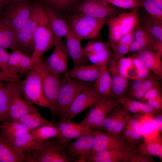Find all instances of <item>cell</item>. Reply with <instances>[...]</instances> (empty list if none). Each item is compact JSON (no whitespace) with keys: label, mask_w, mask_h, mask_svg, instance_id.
I'll return each instance as SVG.
<instances>
[{"label":"cell","mask_w":162,"mask_h":162,"mask_svg":"<svg viewBox=\"0 0 162 162\" xmlns=\"http://www.w3.org/2000/svg\"><path fill=\"white\" fill-rule=\"evenodd\" d=\"M159 80L156 75L152 74L142 80V87L147 91L152 88L159 87Z\"/></svg>","instance_id":"49"},{"label":"cell","mask_w":162,"mask_h":162,"mask_svg":"<svg viewBox=\"0 0 162 162\" xmlns=\"http://www.w3.org/2000/svg\"><path fill=\"white\" fill-rule=\"evenodd\" d=\"M101 67L96 64H87L74 67L67 72L71 78L87 82H92L98 77Z\"/></svg>","instance_id":"28"},{"label":"cell","mask_w":162,"mask_h":162,"mask_svg":"<svg viewBox=\"0 0 162 162\" xmlns=\"http://www.w3.org/2000/svg\"><path fill=\"white\" fill-rule=\"evenodd\" d=\"M131 58L137 69L138 79L143 80L152 74L151 71L144 65L136 55Z\"/></svg>","instance_id":"45"},{"label":"cell","mask_w":162,"mask_h":162,"mask_svg":"<svg viewBox=\"0 0 162 162\" xmlns=\"http://www.w3.org/2000/svg\"><path fill=\"white\" fill-rule=\"evenodd\" d=\"M8 63L11 69L18 76L19 74L28 72L37 63L19 49L14 50L9 54Z\"/></svg>","instance_id":"24"},{"label":"cell","mask_w":162,"mask_h":162,"mask_svg":"<svg viewBox=\"0 0 162 162\" xmlns=\"http://www.w3.org/2000/svg\"><path fill=\"white\" fill-rule=\"evenodd\" d=\"M153 38L147 29L140 24L135 29L134 40L131 45L129 52H138L146 48H152Z\"/></svg>","instance_id":"30"},{"label":"cell","mask_w":162,"mask_h":162,"mask_svg":"<svg viewBox=\"0 0 162 162\" xmlns=\"http://www.w3.org/2000/svg\"><path fill=\"white\" fill-rule=\"evenodd\" d=\"M93 136L94 144L91 155L106 150L120 149L127 150L120 138L108 132L94 130Z\"/></svg>","instance_id":"19"},{"label":"cell","mask_w":162,"mask_h":162,"mask_svg":"<svg viewBox=\"0 0 162 162\" xmlns=\"http://www.w3.org/2000/svg\"><path fill=\"white\" fill-rule=\"evenodd\" d=\"M139 8H134L130 12H122L107 19L106 25L109 30V38L111 47L140 24L142 20L139 16Z\"/></svg>","instance_id":"2"},{"label":"cell","mask_w":162,"mask_h":162,"mask_svg":"<svg viewBox=\"0 0 162 162\" xmlns=\"http://www.w3.org/2000/svg\"><path fill=\"white\" fill-rule=\"evenodd\" d=\"M130 113L119 104L105 119L100 130L120 138Z\"/></svg>","instance_id":"16"},{"label":"cell","mask_w":162,"mask_h":162,"mask_svg":"<svg viewBox=\"0 0 162 162\" xmlns=\"http://www.w3.org/2000/svg\"><path fill=\"white\" fill-rule=\"evenodd\" d=\"M111 87V79L107 65L102 66L100 74L92 88L100 96H105L112 95Z\"/></svg>","instance_id":"31"},{"label":"cell","mask_w":162,"mask_h":162,"mask_svg":"<svg viewBox=\"0 0 162 162\" xmlns=\"http://www.w3.org/2000/svg\"><path fill=\"white\" fill-rule=\"evenodd\" d=\"M56 138L46 142L39 148L24 152V162H70L65 146Z\"/></svg>","instance_id":"6"},{"label":"cell","mask_w":162,"mask_h":162,"mask_svg":"<svg viewBox=\"0 0 162 162\" xmlns=\"http://www.w3.org/2000/svg\"><path fill=\"white\" fill-rule=\"evenodd\" d=\"M13 0H0V8L3 10Z\"/></svg>","instance_id":"57"},{"label":"cell","mask_w":162,"mask_h":162,"mask_svg":"<svg viewBox=\"0 0 162 162\" xmlns=\"http://www.w3.org/2000/svg\"><path fill=\"white\" fill-rule=\"evenodd\" d=\"M133 64L131 57H123L118 59V65L119 71L121 74L126 78L127 70Z\"/></svg>","instance_id":"48"},{"label":"cell","mask_w":162,"mask_h":162,"mask_svg":"<svg viewBox=\"0 0 162 162\" xmlns=\"http://www.w3.org/2000/svg\"><path fill=\"white\" fill-rule=\"evenodd\" d=\"M146 116L138 114L129 115L120 138L127 151L134 152L141 143L143 137L142 122Z\"/></svg>","instance_id":"12"},{"label":"cell","mask_w":162,"mask_h":162,"mask_svg":"<svg viewBox=\"0 0 162 162\" xmlns=\"http://www.w3.org/2000/svg\"><path fill=\"white\" fill-rule=\"evenodd\" d=\"M119 104L130 114L140 115L152 118L161 112L162 110L155 109L146 103L126 97L117 98Z\"/></svg>","instance_id":"22"},{"label":"cell","mask_w":162,"mask_h":162,"mask_svg":"<svg viewBox=\"0 0 162 162\" xmlns=\"http://www.w3.org/2000/svg\"><path fill=\"white\" fill-rule=\"evenodd\" d=\"M37 64L28 72L26 78L19 82V87L24 98L29 103L49 109Z\"/></svg>","instance_id":"5"},{"label":"cell","mask_w":162,"mask_h":162,"mask_svg":"<svg viewBox=\"0 0 162 162\" xmlns=\"http://www.w3.org/2000/svg\"><path fill=\"white\" fill-rule=\"evenodd\" d=\"M17 120L25 125L31 131L42 126L55 124L44 118L35 107Z\"/></svg>","instance_id":"33"},{"label":"cell","mask_w":162,"mask_h":162,"mask_svg":"<svg viewBox=\"0 0 162 162\" xmlns=\"http://www.w3.org/2000/svg\"><path fill=\"white\" fill-rule=\"evenodd\" d=\"M73 12L96 18L109 19L122 11L105 0H81Z\"/></svg>","instance_id":"10"},{"label":"cell","mask_w":162,"mask_h":162,"mask_svg":"<svg viewBox=\"0 0 162 162\" xmlns=\"http://www.w3.org/2000/svg\"><path fill=\"white\" fill-rule=\"evenodd\" d=\"M143 136L142 142L134 152L157 156L162 161V140L160 134L158 133L151 138Z\"/></svg>","instance_id":"29"},{"label":"cell","mask_w":162,"mask_h":162,"mask_svg":"<svg viewBox=\"0 0 162 162\" xmlns=\"http://www.w3.org/2000/svg\"><path fill=\"white\" fill-rule=\"evenodd\" d=\"M1 124H0V125Z\"/></svg>","instance_id":"61"},{"label":"cell","mask_w":162,"mask_h":162,"mask_svg":"<svg viewBox=\"0 0 162 162\" xmlns=\"http://www.w3.org/2000/svg\"><path fill=\"white\" fill-rule=\"evenodd\" d=\"M0 81V123L9 121V95L6 85Z\"/></svg>","instance_id":"39"},{"label":"cell","mask_w":162,"mask_h":162,"mask_svg":"<svg viewBox=\"0 0 162 162\" xmlns=\"http://www.w3.org/2000/svg\"><path fill=\"white\" fill-rule=\"evenodd\" d=\"M63 74L57 100V116L59 118L64 116L78 94L92 86L87 82L71 78L67 71Z\"/></svg>","instance_id":"4"},{"label":"cell","mask_w":162,"mask_h":162,"mask_svg":"<svg viewBox=\"0 0 162 162\" xmlns=\"http://www.w3.org/2000/svg\"><path fill=\"white\" fill-rule=\"evenodd\" d=\"M152 100L162 101V96L159 87H153L148 90L139 100L145 102L148 100Z\"/></svg>","instance_id":"47"},{"label":"cell","mask_w":162,"mask_h":162,"mask_svg":"<svg viewBox=\"0 0 162 162\" xmlns=\"http://www.w3.org/2000/svg\"><path fill=\"white\" fill-rule=\"evenodd\" d=\"M35 140L45 142L53 138H57L60 132L55 124L54 125H46L40 127L30 132Z\"/></svg>","instance_id":"37"},{"label":"cell","mask_w":162,"mask_h":162,"mask_svg":"<svg viewBox=\"0 0 162 162\" xmlns=\"http://www.w3.org/2000/svg\"><path fill=\"white\" fill-rule=\"evenodd\" d=\"M38 2L34 3L31 15L26 23L15 32L18 49L31 56L34 50V36L37 25Z\"/></svg>","instance_id":"11"},{"label":"cell","mask_w":162,"mask_h":162,"mask_svg":"<svg viewBox=\"0 0 162 162\" xmlns=\"http://www.w3.org/2000/svg\"><path fill=\"white\" fill-rule=\"evenodd\" d=\"M134 80L128 89L127 90L126 92L125 93L124 96L127 97H129L142 87V80L137 79Z\"/></svg>","instance_id":"51"},{"label":"cell","mask_w":162,"mask_h":162,"mask_svg":"<svg viewBox=\"0 0 162 162\" xmlns=\"http://www.w3.org/2000/svg\"><path fill=\"white\" fill-rule=\"evenodd\" d=\"M110 42L90 41L83 47L85 54L90 52L96 53L105 48H111Z\"/></svg>","instance_id":"44"},{"label":"cell","mask_w":162,"mask_h":162,"mask_svg":"<svg viewBox=\"0 0 162 162\" xmlns=\"http://www.w3.org/2000/svg\"><path fill=\"white\" fill-rule=\"evenodd\" d=\"M156 130L159 134H161L162 130V114L161 112L152 118Z\"/></svg>","instance_id":"52"},{"label":"cell","mask_w":162,"mask_h":162,"mask_svg":"<svg viewBox=\"0 0 162 162\" xmlns=\"http://www.w3.org/2000/svg\"><path fill=\"white\" fill-rule=\"evenodd\" d=\"M81 0H42L41 3L51 9L59 16L63 18L73 12Z\"/></svg>","instance_id":"32"},{"label":"cell","mask_w":162,"mask_h":162,"mask_svg":"<svg viewBox=\"0 0 162 162\" xmlns=\"http://www.w3.org/2000/svg\"><path fill=\"white\" fill-rule=\"evenodd\" d=\"M35 3L29 0L13 1L2 11V17L15 33L29 19Z\"/></svg>","instance_id":"9"},{"label":"cell","mask_w":162,"mask_h":162,"mask_svg":"<svg viewBox=\"0 0 162 162\" xmlns=\"http://www.w3.org/2000/svg\"><path fill=\"white\" fill-rule=\"evenodd\" d=\"M0 47L6 50L18 49L15 33L0 14Z\"/></svg>","instance_id":"35"},{"label":"cell","mask_w":162,"mask_h":162,"mask_svg":"<svg viewBox=\"0 0 162 162\" xmlns=\"http://www.w3.org/2000/svg\"><path fill=\"white\" fill-rule=\"evenodd\" d=\"M143 7L151 16L162 20V9L151 0H141Z\"/></svg>","instance_id":"41"},{"label":"cell","mask_w":162,"mask_h":162,"mask_svg":"<svg viewBox=\"0 0 162 162\" xmlns=\"http://www.w3.org/2000/svg\"></svg>","instance_id":"62"},{"label":"cell","mask_w":162,"mask_h":162,"mask_svg":"<svg viewBox=\"0 0 162 162\" xmlns=\"http://www.w3.org/2000/svg\"><path fill=\"white\" fill-rule=\"evenodd\" d=\"M162 9V0H151Z\"/></svg>","instance_id":"58"},{"label":"cell","mask_w":162,"mask_h":162,"mask_svg":"<svg viewBox=\"0 0 162 162\" xmlns=\"http://www.w3.org/2000/svg\"><path fill=\"white\" fill-rule=\"evenodd\" d=\"M9 140L14 146L22 149L24 152H29L36 150L46 142H42L35 139L30 132Z\"/></svg>","instance_id":"36"},{"label":"cell","mask_w":162,"mask_h":162,"mask_svg":"<svg viewBox=\"0 0 162 162\" xmlns=\"http://www.w3.org/2000/svg\"><path fill=\"white\" fill-rule=\"evenodd\" d=\"M134 152L120 149L106 150L91 155L88 162H129Z\"/></svg>","instance_id":"27"},{"label":"cell","mask_w":162,"mask_h":162,"mask_svg":"<svg viewBox=\"0 0 162 162\" xmlns=\"http://www.w3.org/2000/svg\"><path fill=\"white\" fill-rule=\"evenodd\" d=\"M34 41V50L30 56L37 63L44 53L55 46L56 40L46 17L43 4L38 2V15Z\"/></svg>","instance_id":"1"},{"label":"cell","mask_w":162,"mask_h":162,"mask_svg":"<svg viewBox=\"0 0 162 162\" xmlns=\"http://www.w3.org/2000/svg\"><path fill=\"white\" fill-rule=\"evenodd\" d=\"M118 61V59L112 57L107 64L112 81V95L117 98L124 96L129 86L128 79L119 71Z\"/></svg>","instance_id":"20"},{"label":"cell","mask_w":162,"mask_h":162,"mask_svg":"<svg viewBox=\"0 0 162 162\" xmlns=\"http://www.w3.org/2000/svg\"><path fill=\"white\" fill-rule=\"evenodd\" d=\"M64 18L81 41L98 37L107 19L95 18L80 13L71 14Z\"/></svg>","instance_id":"3"},{"label":"cell","mask_w":162,"mask_h":162,"mask_svg":"<svg viewBox=\"0 0 162 162\" xmlns=\"http://www.w3.org/2000/svg\"><path fill=\"white\" fill-rule=\"evenodd\" d=\"M151 156L134 151L129 162H154Z\"/></svg>","instance_id":"50"},{"label":"cell","mask_w":162,"mask_h":162,"mask_svg":"<svg viewBox=\"0 0 162 162\" xmlns=\"http://www.w3.org/2000/svg\"><path fill=\"white\" fill-rule=\"evenodd\" d=\"M1 133L10 140L19 136L31 130L17 120L7 121L1 124Z\"/></svg>","instance_id":"34"},{"label":"cell","mask_w":162,"mask_h":162,"mask_svg":"<svg viewBox=\"0 0 162 162\" xmlns=\"http://www.w3.org/2000/svg\"><path fill=\"white\" fill-rule=\"evenodd\" d=\"M55 124L60 132L59 136L56 139L65 144L71 139L92 134L94 130L80 123L73 122L64 117L59 118Z\"/></svg>","instance_id":"15"},{"label":"cell","mask_w":162,"mask_h":162,"mask_svg":"<svg viewBox=\"0 0 162 162\" xmlns=\"http://www.w3.org/2000/svg\"><path fill=\"white\" fill-rule=\"evenodd\" d=\"M3 10L0 8V14H1Z\"/></svg>","instance_id":"59"},{"label":"cell","mask_w":162,"mask_h":162,"mask_svg":"<svg viewBox=\"0 0 162 162\" xmlns=\"http://www.w3.org/2000/svg\"><path fill=\"white\" fill-rule=\"evenodd\" d=\"M137 52L136 56L144 65L159 79H162V56L151 47L145 48Z\"/></svg>","instance_id":"25"},{"label":"cell","mask_w":162,"mask_h":162,"mask_svg":"<svg viewBox=\"0 0 162 162\" xmlns=\"http://www.w3.org/2000/svg\"><path fill=\"white\" fill-rule=\"evenodd\" d=\"M143 25L153 38L162 41V20L151 16L145 19Z\"/></svg>","instance_id":"40"},{"label":"cell","mask_w":162,"mask_h":162,"mask_svg":"<svg viewBox=\"0 0 162 162\" xmlns=\"http://www.w3.org/2000/svg\"><path fill=\"white\" fill-rule=\"evenodd\" d=\"M135 30L123 37L111 47L113 49V57L118 59L129 52L131 45L134 40Z\"/></svg>","instance_id":"38"},{"label":"cell","mask_w":162,"mask_h":162,"mask_svg":"<svg viewBox=\"0 0 162 162\" xmlns=\"http://www.w3.org/2000/svg\"><path fill=\"white\" fill-rule=\"evenodd\" d=\"M151 47L154 51L162 56V41L153 38Z\"/></svg>","instance_id":"53"},{"label":"cell","mask_w":162,"mask_h":162,"mask_svg":"<svg viewBox=\"0 0 162 162\" xmlns=\"http://www.w3.org/2000/svg\"><path fill=\"white\" fill-rule=\"evenodd\" d=\"M145 103H146L155 109L162 110V101L157 100H148Z\"/></svg>","instance_id":"56"},{"label":"cell","mask_w":162,"mask_h":162,"mask_svg":"<svg viewBox=\"0 0 162 162\" xmlns=\"http://www.w3.org/2000/svg\"><path fill=\"white\" fill-rule=\"evenodd\" d=\"M37 66L41 79L44 94L54 119L57 116V100L62 77L61 74L50 69L42 58L37 64Z\"/></svg>","instance_id":"8"},{"label":"cell","mask_w":162,"mask_h":162,"mask_svg":"<svg viewBox=\"0 0 162 162\" xmlns=\"http://www.w3.org/2000/svg\"><path fill=\"white\" fill-rule=\"evenodd\" d=\"M113 6L122 9H133L142 7L141 0H105Z\"/></svg>","instance_id":"42"},{"label":"cell","mask_w":162,"mask_h":162,"mask_svg":"<svg viewBox=\"0 0 162 162\" xmlns=\"http://www.w3.org/2000/svg\"><path fill=\"white\" fill-rule=\"evenodd\" d=\"M69 56L66 43L56 41L52 52L44 62L52 71L61 74L67 71Z\"/></svg>","instance_id":"17"},{"label":"cell","mask_w":162,"mask_h":162,"mask_svg":"<svg viewBox=\"0 0 162 162\" xmlns=\"http://www.w3.org/2000/svg\"><path fill=\"white\" fill-rule=\"evenodd\" d=\"M93 133L80 137L75 141L65 145L70 162H88L94 144Z\"/></svg>","instance_id":"14"},{"label":"cell","mask_w":162,"mask_h":162,"mask_svg":"<svg viewBox=\"0 0 162 162\" xmlns=\"http://www.w3.org/2000/svg\"><path fill=\"white\" fill-rule=\"evenodd\" d=\"M101 96L94 90L92 86L82 92L74 99L63 117L71 120L78 114L91 106Z\"/></svg>","instance_id":"18"},{"label":"cell","mask_w":162,"mask_h":162,"mask_svg":"<svg viewBox=\"0 0 162 162\" xmlns=\"http://www.w3.org/2000/svg\"><path fill=\"white\" fill-rule=\"evenodd\" d=\"M8 54L4 49L0 47V69L6 74L19 78L10 68L8 63Z\"/></svg>","instance_id":"43"},{"label":"cell","mask_w":162,"mask_h":162,"mask_svg":"<svg viewBox=\"0 0 162 162\" xmlns=\"http://www.w3.org/2000/svg\"><path fill=\"white\" fill-rule=\"evenodd\" d=\"M19 82H6L9 95V121L18 120L35 107L24 98L19 87Z\"/></svg>","instance_id":"13"},{"label":"cell","mask_w":162,"mask_h":162,"mask_svg":"<svg viewBox=\"0 0 162 162\" xmlns=\"http://www.w3.org/2000/svg\"><path fill=\"white\" fill-rule=\"evenodd\" d=\"M0 81L4 82H20L19 78L9 75L0 69Z\"/></svg>","instance_id":"55"},{"label":"cell","mask_w":162,"mask_h":162,"mask_svg":"<svg viewBox=\"0 0 162 162\" xmlns=\"http://www.w3.org/2000/svg\"><path fill=\"white\" fill-rule=\"evenodd\" d=\"M17 0H13V1H16Z\"/></svg>","instance_id":"60"},{"label":"cell","mask_w":162,"mask_h":162,"mask_svg":"<svg viewBox=\"0 0 162 162\" xmlns=\"http://www.w3.org/2000/svg\"><path fill=\"white\" fill-rule=\"evenodd\" d=\"M126 77L128 79H130L134 80L138 79L137 69L133 63L127 70Z\"/></svg>","instance_id":"54"},{"label":"cell","mask_w":162,"mask_h":162,"mask_svg":"<svg viewBox=\"0 0 162 162\" xmlns=\"http://www.w3.org/2000/svg\"><path fill=\"white\" fill-rule=\"evenodd\" d=\"M110 48H105L95 53L97 65L101 66L107 65L113 56Z\"/></svg>","instance_id":"46"},{"label":"cell","mask_w":162,"mask_h":162,"mask_svg":"<svg viewBox=\"0 0 162 162\" xmlns=\"http://www.w3.org/2000/svg\"><path fill=\"white\" fill-rule=\"evenodd\" d=\"M25 153L0 133V162H24Z\"/></svg>","instance_id":"26"},{"label":"cell","mask_w":162,"mask_h":162,"mask_svg":"<svg viewBox=\"0 0 162 162\" xmlns=\"http://www.w3.org/2000/svg\"><path fill=\"white\" fill-rule=\"evenodd\" d=\"M118 104L117 98L112 95L101 96L89 107L80 123L91 129L100 130L105 118Z\"/></svg>","instance_id":"7"},{"label":"cell","mask_w":162,"mask_h":162,"mask_svg":"<svg viewBox=\"0 0 162 162\" xmlns=\"http://www.w3.org/2000/svg\"><path fill=\"white\" fill-rule=\"evenodd\" d=\"M43 4L45 13L52 33L56 41H62L70 28L64 18L59 16L48 6Z\"/></svg>","instance_id":"23"},{"label":"cell","mask_w":162,"mask_h":162,"mask_svg":"<svg viewBox=\"0 0 162 162\" xmlns=\"http://www.w3.org/2000/svg\"><path fill=\"white\" fill-rule=\"evenodd\" d=\"M66 43L69 56L74 67L88 64L89 61L81 44V41L75 36L71 29L65 36Z\"/></svg>","instance_id":"21"}]
</instances>
